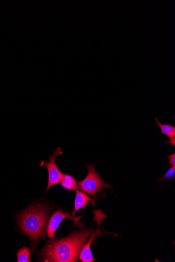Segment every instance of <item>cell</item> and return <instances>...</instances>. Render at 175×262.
<instances>
[{"mask_svg": "<svg viewBox=\"0 0 175 262\" xmlns=\"http://www.w3.org/2000/svg\"><path fill=\"white\" fill-rule=\"evenodd\" d=\"M96 230L92 228L74 231L64 239L49 241L39 252L40 261H77L82 249Z\"/></svg>", "mask_w": 175, "mask_h": 262, "instance_id": "1", "label": "cell"}, {"mask_svg": "<svg viewBox=\"0 0 175 262\" xmlns=\"http://www.w3.org/2000/svg\"><path fill=\"white\" fill-rule=\"evenodd\" d=\"M50 208L42 204L33 205L17 216L19 228L23 234L29 236L31 241L32 252L35 250L37 243L45 239V228Z\"/></svg>", "mask_w": 175, "mask_h": 262, "instance_id": "2", "label": "cell"}, {"mask_svg": "<svg viewBox=\"0 0 175 262\" xmlns=\"http://www.w3.org/2000/svg\"><path fill=\"white\" fill-rule=\"evenodd\" d=\"M88 174L83 181L78 182L82 192L95 198L97 194H102L104 188H112L110 184L106 183L95 170V165L86 164Z\"/></svg>", "mask_w": 175, "mask_h": 262, "instance_id": "3", "label": "cell"}, {"mask_svg": "<svg viewBox=\"0 0 175 262\" xmlns=\"http://www.w3.org/2000/svg\"><path fill=\"white\" fill-rule=\"evenodd\" d=\"M82 216L76 217L72 216V214L69 212L64 213L62 209L57 210L53 214L48 221L46 230L47 237L49 239H52L55 237V232L64 219L73 221L76 226L81 227L82 226H84L83 224L79 222Z\"/></svg>", "mask_w": 175, "mask_h": 262, "instance_id": "4", "label": "cell"}, {"mask_svg": "<svg viewBox=\"0 0 175 262\" xmlns=\"http://www.w3.org/2000/svg\"><path fill=\"white\" fill-rule=\"evenodd\" d=\"M63 154V152L62 151L61 148H58L52 156H49L48 162L46 161L41 162L42 166H46L48 173V183L46 193L50 188L60 183L63 173L58 169L55 160L57 157Z\"/></svg>", "mask_w": 175, "mask_h": 262, "instance_id": "5", "label": "cell"}, {"mask_svg": "<svg viewBox=\"0 0 175 262\" xmlns=\"http://www.w3.org/2000/svg\"><path fill=\"white\" fill-rule=\"evenodd\" d=\"M103 231H100L99 228L94 232L89 237L88 243L86 244L81 250L79 259L83 262H93L96 259L94 258L91 251L90 246L95 240V238L101 235Z\"/></svg>", "mask_w": 175, "mask_h": 262, "instance_id": "6", "label": "cell"}, {"mask_svg": "<svg viewBox=\"0 0 175 262\" xmlns=\"http://www.w3.org/2000/svg\"><path fill=\"white\" fill-rule=\"evenodd\" d=\"M76 196L74 201V209L73 212L71 213L72 216L75 217V214L80 209H84L86 207L92 203L95 206L94 201L92 198H90L85 193L82 191V190H76Z\"/></svg>", "mask_w": 175, "mask_h": 262, "instance_id": "7", "label": "cell"}, {"mask_svg": "<svg viewBox=\"0 0 175 262\" xmlns=\"http://www.w3.org/2000/svg\"><path fill=\"white\" fill-rule=\"evenodd\" d=\"M155 121L160 128L161 134L167 136L169 140L166 141L165 144H169L170 146L175 145V127L169 124H163L159 120L158 117H155Z\"/></svg>", "mask_w": 175, "mask_h": 262, "instance_id": "8", "label": "cell"}, {"mask_svg": "<svg viewBox=\"0 0 175 262\" xmlns=\"http://www.w3.org/2000/svg\"><path fill=\"white\" fill-rule=\"evenodd\" d=\"M63 188L68 190H77L78 182L74 178L68 174H63V176L60 182Z\"/></svg>", "mask_w": 175, "mask_h": 262, "instance_id": "9", "label": "cell"}, {"mask_svg": "<svg viewBox=\"0 0 175 262\" xmlns=\"http://www.w3.org/2000/svg\"><path fill=\"white\" fill-rule=\"evenodd\" d=\"M18 262H29L31 259V249L24 246L17 251L16 253Z\"/></svg>", "mask_w": 175, "mask_h": 262, "instance_id": "10", "label": "cell"}, {"mask_svg": "<svg viewBox=\"0 0 175 262\" xmlns=\"http://www.w3.org/2000/svg\"><path fill=\"white\" fill-rule=\"evenodd\" d=\"M175 176V166H172L170 168H169L165 175L160 179L158 181L159 182H162L166 180H171L174 179Z\"/></svg>", "mask_w": 175, "mask_h": 262, "instance_id": "11", "label": "cell"}, {"mask_svg": "<svg viewBox=\"0 0 175 262\" xmlns=\"http://www.w3.org/2000/svg\"><path fill=\"white\" fill-rule=\"evenodd\" d=\"M169 163L172 166H175V154L167 156Z\"/></svg>", "mask_w": 175, "mask_h": 262, "instance_id": "12", "label": "cell"}]
</instances>
